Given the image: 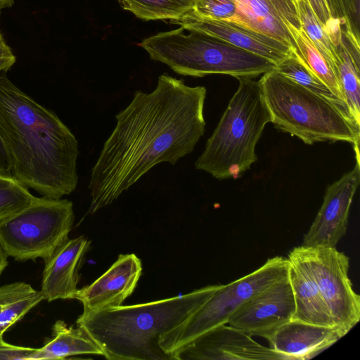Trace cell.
<instances>
[{
    "label": "cell",
    "mask_w": 360,
    "mask_h": 360,
    "mask_svg": "<svg viewBox=\"0 0 360 360\" xmlns=\"http://www.w3.org/2000/svg\"><path fill=\"white\" fill-rule=\"evenodd\" d=\"M206 94L167 73L152 91L134 92L91 169L89 213L110 205L159 163L174 165L193 150L205 130Z\"/></svg>",
    "instance_id": "cell-1"
},
{
    "label": "cell",
    "mask_w": 360,
    "mask_h": 360,
    "mask_svg": "<svg viewBox=\"0 0 360 360\" xmlns=\"http://www.w3.org/2000/svg\"><path fill=\"white\" fill-rule=\"evenodd\" d=\"M0 136L11 176L44 197L60 199L75 191L78 142L51 110L0 72Z\"/></svg>",
    "instance_id": "cell-2"
},
{
    "label": "cell",
    "mask_w": 360,
    "mask_h": 360,
    "mask_svg": "<svg viewBox=\"0 0 360 360\" xmlns=\"http://www.w3.org/2000/svg\"><path fill=\"white\" fill-rule=\"evenodd\" d=\"M221 285L133 305L81 314L80 328L108 360H173L160 347V338L181 324Z\"/></svg>",
    "instance_id": "cell-3"
},
{
    "label": "cell",
    "mask_w": 360,
    "mask_h": 360,
    "mask_svg": "<svg viewBox=\"0 0 360 360\" xmlns=\"http://www.w3.org/2000/svg\"><path fill=\"white\" fill-rule=\"evenodd\" d=\"M231 98L195 169L221 180L238 179L256 162L255 147L271 116L259 80L239 77Z\"/></svg>",
    "instance_id": "cell-4"
},
{
    "label": "cell",
    "mask_w": 360,
    "mask_h": 360,
    "mask_svg": "<svg viewBox=\"0 0 360 360\" xmlns=\"http://www.w3.org/2000/svg\"><path fill=\"white\" fill-rule=\"evenodd\" d=\"M278 129L306 144L346 141L359 148L360 128L340 107L273 69L259 80Z\"/></svg>",
    "instance_id": "cell-5"
},
{
    "label": "cell",
    "mask_w": 360,
    "mask_h": 360,
    "mask_svg": "<svg viewBox=\"0 0 360 360\" xmlns=\"http://www.w3.org/2000/svg\"><path fill=\"white\" fill-rule=\"evenodd\" d=\"M151 60L184 76L221 74L255 78L275 68L268 59L204 32L182 27L159 32L139 44Z\"/></svg>",
    "instance_id": "cell-6"
},
{
    "label": "cell",
    "mask_w": 360,
    "mask_h": 360,
    "mask_svg": "<svg viewBox=\"0 0 360 360\" xmlns=\"http://www.w3.org/2000/svg\"><path fill=\"white\" fill-rule=\"evenodd\" d=\"M288 258H269L257 269L229 284L221 285L181 324L165 333L160 347L173 360V353L203 333L226 324L231 316L250 298L288 276Z\"/></svg>",
    "instance_id": "cell-7"
},
{
    "label": "cell",
    "mask_w": 360,
    "mask_h": 360,
    "mask_svg": "<svg viewBox=\"0 0 360 360\" xmlns=\"http://www.w3.org/2000/svg\"><path fill=\"white\" fill-rule=\"evenodd\" d=\"M74 219L70 200L36 197L30 206L0 224V246L17 261H45L68 239Z\"/></svg>",
    "instance_id": "cell-8"
},
{
    "label": "cell",
    "mask_w": 360,
    "mask_h": 360,
    "mask_svg": "<svg viewBox=\"0 0 360 360\" xmlns=\"http://www.w3.org/2000/svg\"><path fill=\"white\" fill-rule=\"evenodd\" d=\"M301 247L334 326L347 334L360 319V297L348 274L349 258L336 248Z\"/></svg>",
    "instance_id": "cell-9"
},
{
    "label": "cell",
    "mask_w": 360,
    "mask_h": 360,
    "mask_svg": "<svg viewBox=\"0 0 360 360\" xmlns=\"http://www.w3.org/2000/svg\"><path fill=\"white\" fill-rule=\"evenodd\" d=\"M354 168L329 185L322 205L302 245L310 248H336L347 231L353 198L360 183L359 151Z\"/></svg>",
    "instance_id": "cell-10"
},
{
    "label": "cell",
    "mask_w": 360,
    "mask_h": 360,
    "mask_svg": "<svg viewBox=\"0 0 360 360\" xmlns=\"http://www.w3.org/2000/svg\"><path fill=\"white\" fill-rule=\"evenodd\" d=\"M295 311V300L288 276L248 300L231 316L226 324L252 337L266 339L292 320Z\"/></svg>",
    "instance_id": "cell-11"
},
{
    "label": "cell",
    "mask_w": 360,
    "mask_h": 360,
    "mask_svg": "<svg viewBox=\"0 0 360 360\" xmlns=\"http://www.w3.org/2000/svg\"><path fill=\"white\" fill-rule=\"evenodd\" d=\"M174 360H284L269 347L228 324L200 335L173 353Z\"/></svg>",
    "instance_id": "cell-12"
},
{
    "label": "cell",
    "mask_w": 360,
    "mask_h": 360,
    "mask_svg": "<svg viewBox=\"0 0 360 360\" xmlns=\"http://www.w3.org/2000/svg\"><path fill=\"white\" fill-rule=\"evenodd\" d=\"M300 0H233L236 12L231 22L268 36L296 53L289 26L301 29Z\"/></svg>",
    "instance_id": "cell-13"
},
{
    "label": "cell",
    "mask_w": 360,
    "mask_h": 360,
    "mask_svg": "<svg viewBox=\"0 0 360 360\" xmlns=\"http://www.w3.org/2000/svg\"><path fill=\"white\" fill-rule=\"evenodd\" d=\"M141 273V262L135 254L120 255L98 278L77 290L75 299L83 304L82 314L122 305L134 292Z\"/></svg>",
    "instance_id": "cell-14"
},
{
    "label": "cell",
    "mask_w": 360,
    "mask_h": 360,
    "mask_svg": "<svg viewBox=\"0 0 360 360\" xmlns=\"http://www.w3.org/2000/svg\"><path fill=\"white\" fill-rule=\"evenodd\" d=\"M184 29L194 30L268 59L276 65L294 56L291 49L268 36L251 31L231 22L198 16L191 11L171 21Z\"/></svg>",
    "instance_id": "cell-15"
},
{
    "label": "cell",
    "mask_w": 360,
    "mask_h": 360,
    "mask_svg": "<svg viewBox=\"0 0 360 360\" xmlns=\"http://www.w3.org/2000/svg\"><path fill=\"white\" fill-rule=\"evenodd\" d=\"M346 333L336 326L292 319L266 338L269 347L284 360H306L334 345Z\"/></svg>",
    "instance_id": "cell-16"
},
{
    "label": "cell",
    "mask_w": 360,
    "mask_h": 360,
    "mask_svg": "<svg viewBox=\"0 0 360 360\" xmlns=\"http://www.w3.org/2000/svg\"><path fill=\"white\" fill-rule=\"evenodd\" d=\"M91 242L84 236L68 239L45 260L41 288L44 300L75 299L79 270Z\"/></svg>",
    "instance_id": "cell-17"
},
{
    "label": "cell",
    "mask_w": 360,
    "mask_h": 360,
    "mask_svg": "<svg viewBox=\"0 0 360 360\" xmlns=\"http://www.w3.org/2000/svg\"><path fill=\"white\" fill-rule=\"evenodd\" d=\"M288 259V278L295 304L292 319L315 325L335 326L309 271L301 245L289 252Z\"/></svg>",
    "instance_id": "cell-18"
},
{
    "label": "cell",
    "mask_w": 360,
    "mask_h": 360,
    "mask_svg": "<svg viewBox=\"0 0 360 360\" xmlns=\"http://www.w3.org/2000/svg\"><path fill=\"white\" fill-rule=\"evenodd\" d=\"M335 67L349 116L360 128L359 41L342 33L335 46Z\"/></svg>",
    "instance_id": "cell-19"
},
{
    "label": "cell",
    "mask_w": 360,
    "mask_h": 360,
    "mask_svg": "<svg viewBox=\"0 0 360 360\" xmlns=\"http://www.w3.org/2000/svg\"><path fill=\"white\" fill-rule=\"evenodd\" d=\"M103 356L101 348L79 327L68 326L57 321L52 327L51 338L40 348H36L30 360L64 359L76 355Z\"/></svg>",
    "instance_id": "cell-20"
},
{
    "label": "cell",
    "mask_w": 360,
    "mask_h": 360,
    "mask_svg": "<svg viewBox=\"0 0 360 360\" xmlns=\"http://www.w3.org/2000/svg\"><path fill=\"white\" fill-rule=\"evenodd\" d=\"M44 300L41 290L25 282L0 286V340L4 333Z\"/></svg>",
    "instance_id": "cell-21"
},
{
    "label": "cell",
    "mask_w": 360,
    "mask_h": 360,
    "mask_svg": "<svg viewBox=\"0 0 360 360\" xmlns=\"http://www.w3.org/2000/svg\"><path fill=\"white\" fill-rule=\"evenodd\" d=\"M288 30L295 44V56L346 104L333 63L316 48L302 28L289 26Z\"/></svg>",
    "instance_id": "cell-22"
},
{
    "label": "cell",
    "mask_w": 360,
    "mask_h": 360,
    "mask_svg": "<svg viewBox=\"0 0 360 360\" xmlns=\"http://www.w3.org/2000/svg\"><path fill=\"white\" fill-rule=\"evenodd\" d=\"M122 8L141 20H177L191 11L196 0H117Z\"/></svg>",
    "instance_id": "cell-23"
},
{
    "label": "cell",
    "mask_w": 360,
    "mask_h": 360,
    "mask_svg": "<svg viewBox=\"0 0 360 360\" xmlns=\"http://www.w3.org/2000/svg\"><path fill=\"white\" fill-rule=\"evenodd\" d=\"M274 69L278 73L307 89L332 101L349 116L346 104L340 100L295 55L285 58L276 65ZM349 117L351 118L350 116Z\"/></svg>",
    "instance_id": "cell-24"
},
{
    "label": "cell",
    "mask_w": 360,
    "mask_h": 360,
    "mask_svg": "<svg viewBox=\"0 0 360 360\" xmlns=\"http://www.w3.org/2000/svg\"><path fill=\"white\" fill-rule=\"evenodd\" d=\"M35 198L13 176L0 175V224L30 206Z\"/></svg>",
    "instance_id": "cell-25"
},
{
    "label": "cell",
    "mask_w": 360,
    "mask_h": 360,
    "mask_svg": "<svg viewBox=\"0 0 360 360\" xmlns=\"http://www.w3.org/2000/svg\"><path fill=\"white\" fill-rule=\"evenodd\" d=\"M299 6L302 30L316 48L335 65V47L325 27L316 18L308 0H300Z\"/></svg>",
    "instance_id": "cell-26"
},
{
    "label": "cell",
    "mask_w": 360,
    "mask_h": 360,
    "mask_svg": "<svg viewBox=\"0 0 360 360\" xmlns=\"http://www.w3.org/2000/svg\"><path fill=\"white\" fill-rule=\"evenodd\" d=\"M333 20L359 39V0H325Z\"/></svg>",
    "instance_id": "cell-27"
},
{
    "label": "cell",
    "mask_w": 360,
    "mask_h": 360,
    "mask_svg": "<svg viewBox=\"0 0 360 360\" xmlns=\"http://www.w3.org/2000/svg\"><path fill=\"white\" fill-rule=\"evenodd\" d=\"M191 12L200 17L231 22L236 8L233 0H196Z\"/></svg>",
    "instance_id": "cell-28"
},
{
    "label": "cell",
    "mask_w": 360,
    "mask_h": 360,
    "mask_svg": "<svg viewBox=\"0 0 360 360\" xmlns=\"http://www.w3.org/2000/svg\"><path fill=\"white\" fill-rule=\"evenodd\" d=\"M308 1L335 47L342 39V30L341 27L331 18L325 0H308Z\"/></svg>",
    "instance_id": "cell-29"
},
{
    "label": "cell",
    "mask_w": 360,
    "mask_h": 360,
    "mask_svg": "<svg viewBox=\"0 0 360 360\" xmlns=\"http://www.w3.org/2000/svg\"><path fill=\"white\" fill-rule=\"evenodd\" d=\"M36 348L11 345L0 340V360H30Z\"/></svg>",
    "instance_id": "cell-30"
},
{
    "label": "cell",
    "mask_w": 360,
    "mask_h": 360,
    "mask_svg": "<svg viewBox=\"0 0 360 360\" xmlns=\"http://www.w3.org/2000/svg\"><path fill=\"white\" fill-rule=\"evenodd\" d=\"M16 58L0 30V72H6L15 63Z\"/></svg>",
    "instance_id": "cell-31"
},
{
    "label": "cell",
    "mask_w": 360,
    "mask_h": 360,
    "mask_svg": "<svg viewBox=\"0 0 360 360\" xmlns=\"http://www.w3.org/2000/svg\"><path fill=\"white\" fill-rule=\"evenodd\" d=\"M0 175L11 176V163L7 149L0 136Z\"/></svg>",
    "instance_id": "cell-32"
},
{
    "label": "cell",
    "mask_w": 360,
    "mask_h": 360,
    "mask_svg": "<svg viewBox=\"0 0 360 360\" xmlns=\"http://www.w3.org/2000/svg\"><path fill=\"white\" fill-rule=\"evenodd\" d=\"M8 265V257L0 246V276Z\"/></svg>",
    "instance_id": "cell-33"
},
{
    "label": "cell",
    "mask_w": 360,
    "mask_h": 360,
    "mask_svg": "<svg viewBox=\"0 0 360 360\" xmlns=\"http://www.w3.org/2000/svg\"><path fill=\"white\" fill-rule=\"evenodd\" d=\"M15 0H0V5L4 8L11 7L13 5Z\"/></svg>",
    "instance_id": "cell-34"
},
{
    "label": "cell",
    "mask_w": 360,
    "mask_h": 360,
    "mask_svg": "<svg viewBox=\"0 0 360 360\" xmlns=\"http://www.w3.org/2000/svg\"><path fill=\"white\" fill-rule=\"evenodd\" d=\"M2 8H4V7L3 6L0 5V14H1V10Z\"/></svg>",
    "instance_id": "cell-35"
}]
</instances>
